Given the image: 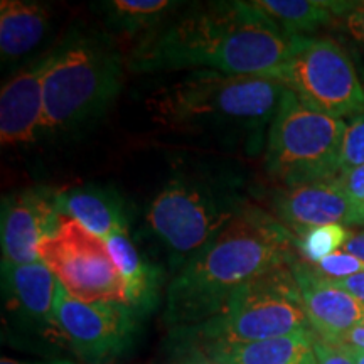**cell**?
Returning <instances> with one entry per match:
<instances>
[{"label": "cell", "instance_id": "1", "mask_svg": "<svg viewBox=\"0 0 364 364\" xmlns=\"http://www.w3.org/2000/svg\"><path fill=\"white\" fill-rule=\"evenodd\" d=\"M294 41L252 2H211L149 33L129 66L135 73L193 70L277 78Z\"/></svg>", "mask_w": 364, "mask_h": 364}, {"label": "cell", "instance_id": "2", "mask_svg": "<svg viewBox=\"0 0 364 364\" xmlns=\"http://www.w3.org/2000/svg\"><path fill=\"white\" fill-rule=\"evenodd\" d=\"M297 245L284 223L257 208H241L228 226L191 258L167 290L166 321L203 326L243 285L272 268L290 265Z\"/></svg>", "mask_w": 364, "mask_h": 364}, {"label": "cell", "instance_id": "3", "mask_svg": "<svg viewBox=\"0 0 364 364\" xmlns=\"http://www.w3.org/2000/svg\"><path fill=\"white\" fill-rule=\"evenodd\" d=\"M287 86L268 76L191 71L154 97L156 113L167 124L273 120Z\"/></svg>", "mask_w": 364, "mask_h": 364}, {"label": "cell", "instance_id": "4", "mask_svg": "<svg viewBox=\"0 0 364 364\" xmlns=\"http://www.w3.org/2000/svg\"><path fill=\"white\" fill-rule=\"evenodd\" d=\"M346 125L287 90L268 130L267 171L285 188L332 179L339 171Z\"/></svg>", "mask_w": 364, "mask_h": 364}, {"label": "cell", "instance_id": "5", "mask_svg": "<svg viewBox=\"0 0 364 364\" xmlns=\"http://www.w3.org/2000/svg\"><path fill=\"white\" fill-rule=\"evenodd\" d=\"M199 331L211 344H248L312 332L292 263L272 268L241 287L223 312Z\"/></svg>", "mask_w": 364, "mask_h": 364}, {"label": "cell", "instance_id": "6", "mask_svg": "<svg viewBox=\"0 0 364 364\" xmlns=\"http://www.w3.org/2000/svg\"><path fill=\"white\" fill-rule=\"evenodd\" d=\"M120 80V56L102 41H76L53 53L44 76L43 130L65 129L93 115L115 97Z\"/></svg>", "mask_w": 364, "mask_h": 364}, {"label": "cell", "instance_id": "7", "mask_svg": "<svg viewBox=\"0 0 364 364\" xmlns=\"http://www.w3.org/2000/svg\"><path fill=\"white\" fill-rule=\"evenodd\" d=\"M314 110L344 120L364 113V85L351 58L334 41L295 36L294 49L277 76Z\"/></svg>", "mask_w": 364, "mask_h": 364}, {"label": "cell", "instance_id": "8", "mask_svg": "<svg viewBox=\"0 0 364 364\" xmlns=\"http://www.w3.org/2000/svg\"><path fill=\"white\" fill-rule=\"evenodd\" d=\"M38 252L39 260L75 299L129 307L125 282L107 241L73 218L59 216L56 231L41 241Z\"/></svg>", "mask_w": 364, "mask_h": 364}, {"label": "cell", "instance_id": "9", "mask_svg": "<svg viewBox=\"0 0 364 364\" xmlns=\"http://www.w3.org/2000/svg\"><path fill=\"white\" fill-rule=\"evenodd\" d=\"M241 211L238 203L199 182L172 181L147 211L152 231L179 255L198 253Z\"/></svg>", "mask_w": 364, "mask_h": 364}, {"label": "cell", "instance_id": "10", "mask_svg": "<svg viewBox=\"0 0 364 364\" xmlns=\"http://www.w3.org/2000/svg\"><path fill=\"white\" fill-rule=\"evenodd\" d=\"M54 318L63 343L90 364L122 354L135 331V312L115 304H91L73 297L58 282Z\"/></svg>", "mask_w": 364, "mask_h": 364}, {"label": "cell", "instance_id": "11", "mask_svg": "<svg viewBox=\"0 0 364 364\" xmlns=\"http://www.w3.org/2000/svg\"><path fill=\"white\" fill-rule=\"evenodd\" d=\"M4 304L22 331L43 336L48 343L65 344L54 318L58 279L43 262L2 265Z\"/></svg>", "mask_w": 364, "mask_h": 364}, {"label": "cell", "instance_id": "12", "mask_svg": "<svg viewBox=\"0 0 364 364\" xmlns=\"http://www.w3.org/2000/svg\"><path fill=\"white\" fill-rule=\"evenodd\" d=\"M58 194L27 191L14 196L2 211V265H29L39 262V243L56 231Z\"/></svg>", "mask_w": 364, "mask_h": 364}, {"label": "cell", "instance_id": "13", "mask_svg": "<svg viewBox=\"0 0 364 364\" xmlns=\"http://www.w3.org/2000/svg\"><path fill=\"white\" fill-rule=\"evenodd\" d=\"M309 324L318 339L339 344L349 332L364 324V304L309 265L292 263Z\"/></svg>", "mask_w": 364, "mask_h": 364}, {"label": "cell", "instance_id": "14", "mask_svg": "<svg viewBox=\"0 0 364 364\" xmlns=\"http://www.w3.org/2000/svg\"><path fill=\"white\" fill-rule=\"evenodd\" d=\"M53 54L22 70L0 91V142L4 147L31 144L43 130L44 76Z\"/></svg>", "mask_w": 364, "mask_h": 364}, {"label": "cell", "instance_id": "15", "mask_svg": "<svg viewBox=\"0 0 364 364\" xmlns=\"http://www.w3.org/2000/svg\"><path fill=\"white\" fill-rule=\"evenodd\" d=\"M277 213L284 225L304 236L314 228L351 225L353 208L336 177L285 188L277 196Z\"/></svg>", "mask_w": 364, "mask_h": 364}, {"label": "cell", "instance_id": "16", "mask_svg": "<svg viewBox=\"0 0 364 364\" xmlns=\"http://www.w3.org/2000/svg\"><path fill=\"white\" fill-rule=\"evenodd\" d=\"M208 356L221 364H317L314 332L248 344H211Z\"/></svg>", "mask_w": 364, "mask_h": 364}, {"label": "cell", "instance_id": "17", "mask_svg": "<svg viewBox=\"0 0 364 364\" xmlns=\"http://www.w3.org/2000/svg\"><path fill=\"white\" fill-rule=\"evenodd\" d=\"M49 9L38 2L2 0L0 2V53L12 61L31 53L48 33Z\"/></svg>", "mask_w": 364, "mask_h": 364}, {"label": "cell", "instance_id": "18", "mask_svg": "<svg viewBox=\"0 0 364 364\" xmlns=\"http://www.w3.org/2000/svg\"><path fill=\"white\" fill-rule=\"evenodd\" d=\"M253 6L289 36H306L336 21L349 2L331 0H253Z\"/></svg>", "mask_w": 364, "mask_h": 364}, {"label": "cell", "instance_id": "19", "mask_svg": "<svg viewBox=\"0 0 364 364\" xmlns=\"http://www.w3.org/2000/svg\"><path fill=\"white\" fill-rule=\"evenodd\" d=\"M58 203L61 215L73 218L102 240H108L112 235L127 230L124 215L110 196L88 189L73 191L58 194Z\"/></svg>", "mask_w": 364, "mask_h": 364}, {"label": "cell", "instance_id": "20", "mask_svg": "<svg viewBox=\"0 0 364 364\" xmlns=\"http://www.w3.org/2000/svg\"><path fill=\"white\" fill-rule=\"evenodd\" d=\"M105 241L125 282L129 307L134 312L144 311L152 302L154 289H156V277L152 268L142 260L127 230L112 235Z\"/></svg>", "mask_w": 364, "mask_h": 364}, {"label": "cell", "instance_id": "21", "mask_svg": "<svg viewBox=\"0 0 364 364\" xmlns=\"http://www.w3.org/2000/svg\"><path fill=\"white\" fill-rule=\"evenodd\" d=\"M176 6L179 4L169 0H110L102 4V11L117 29L129 33L147 31L149 34L164 24Z\"/></svg>", "mask_w": 364, "mask_h": 364}, {"label": "cell", "instance_id": "22", "mask_svg": "<svg viewBox=\"0 0 364 364\" xmlns=\"http://www.w3.org/2000/svg\"><path fill=\"white\" fill-rule=\"evenodd\" d=\"M351 236V231L346 225H326L314 228L306 235L300 236L297 247L304 253L307 263H317L329 255L341 252L346 241Z\"/></svg>", "mask_w": 364, "mask_h": 364}, {"label": "cell", "instance_id": "23", "mask_svg": "<svg viewBox=\"0 0 364 364\" xmlns=\"http://www.w3.org/2000/svg\"><path fill=\"white\" fill-rule=\"evenodd\" d=\"M359 166H364V113L351 118L346 125L338 174L356 169Z\"/></svg>", "mask_w": 364, "mask_h": 364}, {"label": "cell", "instance_id": "24", "mask_svg": "<svg viewBox=\"0 0 364 364\" xmlns=\"http://www.w3.org/2000/svg\"><path fill=\"white\" fill-rule=\"evenodd\" d=\"M317 275H321L322 279L331 280V282H339L349 277L356 275V273L364 272V263L358 260L353 255L341 252H336L329 255V257L322 258L321 262L314 263L311 267Z\"/></svg>", "mask_w": 364, "mask_h": 364}, {"label": "cell", "instance_id": "25", "mask_svg": "<svg viewBox=\"0 0 364 364\" xmlns=\"http://www.w3.org/2000/svg\"><path fill=\"white\" fill-rule=\"evenodd\" d=\"M336 181L351 203V225L364 226V166H359L348 172H341L336 176Z\"/></svg>", "mask_w": 364, "mask_h": 364}, {"label": "cell", "instance_id": "26", "mask_svg": "<svg viewBox=\"0 0 364 364\" xmlns=\"http://www.w3.org/2000/svg\"><path fill=\"white\" fill-rule=\"evenodd\" d=\"M336 21H339L341 27L349 38L364 46V0L349 2L348 9Z\"/></svg>", "mask_w": 364, "mask_h": 364}, {"label": "cell", "instance_id": "27", "mask_svg": "<svg viewBox=\"0 0 364 364\" xmlns=\"http://www.w3.org/2000/svg\"><path fill=\"white\" fill-rule=\"evenodd\" d=\"M314 351H316L317 364H356L348 348L318 339L316 334H314Z\"/></svg>", "mask_w": 364, "mask_h": 364}, {"label": "cell", "instance_id": "28", "mask_svg": "<svg viewBox=\"0 0 364 364\" xmlns=\"http://www.w3.org/2000/svg\"><path fill=\"white\" fill-rule=\"evenodd\" d=\"M339 287V289L346 290L348 294H351L353 297H356L358 300H361L364 304V272L356 273V275L349 277V279L339 280V282H332Z\"/></svg>", "mask_w": 364, "mask_h": 364}, {"label": "cell", "instance_id": "29", "mask_svg": "<svg viewBox=\"0 0 364 364\" xmlns=\"http://www.w3.org/2000/svg\"><path fill=\"white\" fill-rule=\"evenodd\" d=\"M343 252L353 255L358 260L364 263V231H359V233H351L349 240L346 241L343 247Z\"/></svg>", "mask_w": 364, "mask_h": 364}, {"label": "cell", "instance_id": "30", "mask_svg": "<svg viewBox=\"0 0 364 364\" xmlns=\"http://www.w3.org/2000/svg\"><path fill=\"white\" fill-rule=\"evenodd\" d=\"M339 346L358 349V351H364V324L349 332V334L341 341Z\"/></svg>", "mask_w": 364, "mask_h": 364}, {"label": "cell", "instance_id": "31", "mask_svg": "<svg viewBox=\"0 0 364 364\" xmlns=\"http://www.w3.org/2000/svg\"><path fill=\"white\" fill-rule=\"evenodd\" d=\"M0 364H75V363L66 361V359H54V361H48V363H22V361H14L11 358H2Z\"/></svg>", "mask_w": 364, "mask_h": 364}, {"label": "cell", "instance_id": "32", "mask_svg": "<svg viewBox=\"0 0 364 364\" xmlns=\"http://www.w3.org/2000/svg\"><path fill=\"white\" fill-rule=\"evenodd\" d=\"M348 349L351 351L356 364H364V351H358V349H351V348H348Z\"/></svg>", "mask_w": 364, "mask_h": 364}, {"label": "cell", "instance_id": "33", "mask_svg": "<svg viewBox=\"0 0 364 364\" xmlns=\"http://www.w3.org/2000/svg\"><path fill=\"white\" fill-rule=\"evenodd\" d=\"M186 364H221V363H218V361H215V359H211L208 356V358H203V359H193V361H189Z\"/></svg>", "mask_w": 364, "mask_h": 364}]
</instances>
